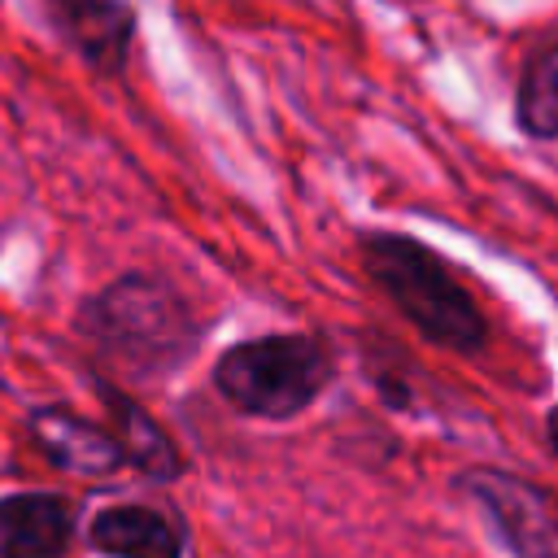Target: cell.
<instances>
[{"mask_svg": "<svg viewBox=\"0 0 558 558\" xmlns=\"http://www.w3.org/2000/svg\"><path fill=\"white\" fill-rule=\"evenodd\" d=\"M83 336L126 375H166L196 349V318L174 288L153 275H122L96 292L83 314Z\"/></svg>", "mask_w": 558, "mask_h": 558, "instance_id": "cell-1", "label": "cell"}, {"mask_svg": "<svg viewBox=\"0 0 558 558\" xmlns=\"http://www.w3.org/2000/svg\"><path fill=\"white\" fill-rule=\"evenodd\" d=\"M362 266L427 340L453 353H475L484 344L488 327L480 305L466 296V288L445 270V262L427 244L379 231L362 240Z\"/></svg>", "mask_w": 558, "mask_h": 558, "instance_id": "cell-2", "label": "cell"}, {"mask_svg": "<svg viewBox=\"0 0 558 558\" xmlns=\"http://www.w3.org/2000/svg\"><path fill=\"white\" fill-rule=\"evenodd\" d=\"M331 379V353L314 336H262L231 344L218 366V392L257 418H292L301 414Z\"/></svg>", "mask_w": 558, "mask_h": 558, "instance_id": "cell-3", "label": "cell"}, {"mask_svg": "<svg viewBox=\"0 0 558 558\" xmlns=\"http://www.w3.org/2000/svg\"><path fill=\"white\" fill-rule=\"evenodd\" d=\"M458 493L484 514L514 558H558V497L510 471L471 466L458 475Z\"/></svg>", "mask_w": 558, "mask_h": 558, "instance_id": "cell-4", "label": "cell"}, {"mask_svg": "<svg viewBox=\"0 0 558 558\" xmlns=\"http://www.w3.org/2000/svg\"><path fill=\"white\" fill-rule=\"evenodd\" d=\"M74 536V506L57 493L0 497V558H57Z\"/></svg>", "mask_w": 558, "mask_h": 558, "instance_id": "cell-5", "label": "cell"}, {"mask_svg": "<svg viewBox=\"0 0 558 558\" xmlns=\"http://www.w3.org/2000/svg\"><path fill=\"white\" fill-rule=\"evenodd\" d=\"M31 436H35V445H39L61 471H70V475H92V480H100V475H113V471L126 462L118 436L100 432L96 423H87V418H78V414H70V410H52V405H48V410H35V414H31Z\"/></svg>", "mask_w": 558, "mask_h": 558, "instance_id": "cell-6", "label": "cell"}, {"mask_svg": "<svg viewBox=\"0 0 558 558\" xmlns=\"http://www.w3.org/2000/svg\"><path fill=\"white\" fill-rule=\"evenodd\" d=\"M52 13L65 39L83 52V61H92L105 74L126 65L135 22L122 0H52Z\"/></svg>", "mask_w": 558, "mask_h": 558, "instance_id": "cell-7", "label": "cell"}, {"mask_svg": "<svg viewBox=\"0 0 558 558\" xmlns=\"http://www.w3.org/2000/svg\"><path fill=\"white\" fill-rule=\"evenodd\" d=\"M87 532L92 545L113 558H183V532L153 506H109Z\"/></svg>", "mask_w": 558, "mask_h": 558, "instance_id": "cell-8", "label": "cell"}, {"mask_svg": "<svg viewBox=\"0 0 558 558\" xmlns=\"http://www.w3.org/2000/svg\"><path fill=\"white\" fill-rule=\"evenodd\" d=\"M100 392H105L109 414H113V423H118V445H122L126 462H135V466H140L144 475H153V480H174L179 466H183V458H179V449L170 445V436L161 432V423H157L148 410H140L131 397H122L118 388H100Z\"/></svg>", "mask_w": 558, "mask_h": 558, "instance_id": "cell-9", "label": "cell"}, {"mask_svg": "<svg viewBox=\"0 0 558 558\" xmlns=\"http://www.w3.org/2000/svg\"><path fill=\"white\" fill-rule=\"evenodd\" d=\"M514 122L532 140H558V39L523 65L519 96H514Z\"/></svg>", "mask_w": 558, "mask_h": 558, "instance_id": "cell-10", "label": "cell"}, {"mask_svg": "<svg viewBox=\"0 0 558 558\" xmlns=\"http://www.w3.org/2000/svg\"><path fill=\"white\" fill-rule=\"evenodd\" d=\"M545 427H549V445H554V453H558V410H549Z\"/></svg>", "mask_w": 558, "mask_h": 558, "instance_id": "cell-11", "label": "cell"}]
</instances>
